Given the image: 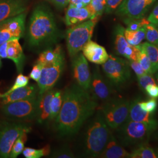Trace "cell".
I'll use <instances>...</instances> for the list:
<instances>
[{"instance_id":"1f68e13d","label":"cell","mask_w":158,"mask_h":158,"mask_svg":"<svg viewBox=\"0 0 158 158\" xmlns=\"http://www.w3.org/2000/svg\"><path fill=\"white\" fill-rule=\"evenodd\" d=\"M29 81V77L28 76H26L23 75L22 73L19 74L17 76V78L15 80L14 83L12 85L11 87L8 89L4 93H0V98L4 96L8 95V94L11 93L13 91L15 90L18 89H19L21 87H23L24 86H26L28 85Z\"/></svg>"},{"instance_id":"6da1fadb","label":"cell","mask_w":158,"mask_h":158,"mask_svg":"<svg viewBox=\"0 0 158 158\" xmlns=\"http://www.w3.org/2000/svg\"><path fill=\"white\" fill-rule=\"evenodd\" d=\"M97 107V100L89 90L77 84L69 86L63 91L62 108L55 120L57 132L63 137L75 135Z\"/></svg>"},{"instance_id":"bcb514c9","label":"cell","mask_w":158,"mask_h":158,"mask_svg":"<svg viewBox=\"0 0 158 158\" xmlns=\"http://www.w3.org/2000/svg\"><path fill=\"white\" fill-rule=\"evenodd\" d=\"M8 41L0 46V57L1 59H7V48Z\"/></svg>"},{"instance_id":"3957f363","label":"cell","mask_w":158,"mask_h":158,"mask_svg":"<svg viewBox=\"0 0 158 158\" xmlns=\"http://www.w3.org/2000/svg\"><path fill=\"white\" fill-rule=\"evenodd\" d=\"M111 132L99 110L88 125L84 134V154L90 158H99L107 143Z\"/></svg>"},{"instance_id":"8fae6325","label":"cell","mask_w":158,"mask_h":158,"mask_svg":"<svg viewBox=\"0 0 158 158\" xmlns=\"http://www.w3.org/2000/svg\"><path fill=\"white\" fill-rule=\"evenodd\" d=\"M89 90L96 100L104 102L110 100L114 93L111 83L102 76L98 67L96 68L91 75Z\"/></svg>"},{"instance_id":"4fadbf2b","label":"cell","mask_w":158,"mask_h":158,"mask_svg":"<svg viewBox=\"0 0 158 158\" xmlns=\"http://www.w3.org/2000/svg\"><path fill=\"white\" fill-rule=\"evenodd\" d=\"M72 69L77 84L83 89L89 90L91 74L89 63L83 54L79 53L73 57Z\"/></svg>"},{"instance_id":"816d5d0a","label":"cell","mask_w":158,"mask_h":158,"mask_svg":"<svg viewBox=\"0 0 158 158\" xmlns=\"http://www.w3.org/2000/svg\"><path fill=\"white\" fill-rule=\"evenodd\" d=\"M156 153V155H157V158H158V151L157 153Z\"/></svg>"},{"instance_id":"60d3db41","label":"cell","mask_w":158,"mask_h":158,"mask_svg":"<svg viewBox=\"0 0 158 158\" xmlns=\"http://www.w3.org/2000/svg\"><path fill=\"white\" fill-rule=\"evenodd\" d=\"M123 0H106V6L105 11L106 13H111L114 11Z\"/></svg>"},{"instance_id":"603a6c76","label":"cell","mask_w":158,"mask_h":158,"mask_svg":"<svg viewBox=\"0 0 158 158\" xmlns=\"http://www.w3.org/2000/svg\"><path fill=\"white\" fill-rule=\"evenodd\" d=\"M63 55H64V52L61 46L57 45L53 49H49L40 53L35 63L40 64L41 66L50 64L55 62Z\"/></svg>"},{"instance_id":"8992f818","label":"cell","mask_w":158,"mask_h":158,"mask_svg":"<svg viewBox=\"0 0 158 158\" xmlns=\"http://www.w3.org/2000/svg\"><path fill=\"white\" fill-rule=\"evenodd\" d=\"M130 102L123 98H111L100 108L108 126L116 130L127 120Z\"/></svg>"},{"instance_id":"c3c4849f","label":"cell","mask_w":158,"mask_h":158,"mask_svg":"<svg viewBox=\"0 0 158 158\" xmlns=\"http://www.w3.org/2000/svg\"><path fill=\"white\" fill-rule=\"evenodd\" d=\"M155 78H156V82L158 84V72L155 75Z\"/></svg>"},{"instance_id":"b9f144b4","label":"cell","mask_w":158,"mask_h":158,"mask_svg":"<svg viewBox=\"0 0 158 158\" xmlns=\"http://www.w3.org/2000/svg\"><path fill=\"white\" fill-rule=\"evenodd\" d=\"M15 39L9 31L0 28V46L6 42Z\"/></svg>"},{"instance_id":"d6986e66","label":"cell","mask_w":158,"mask_h":158,"mask_svg":"<svg viewBox=\"0 0 158 158\" xmlns=\"http://www.w3.org/2000/svg\"><path fill=\"white\" fill-rule=\"evenodd\" d=\"M38 95V87L34 84L28 85L26 86L13 91L8 95L2 97V104H6L10 102L23 100L36 97Z\"/></svg>"},{"instance_id":"9a60e30c","label":"cell","mask_w":158,"mask_h":158,"mask_svg":"<svg viewBox=\"0 0 158 158\" xmlns=\"http://www.w3.org/2000/svg\"><path fill=\"white\" fill-rule=\"evenodd\" d=\"M82 51L86 59L96 64L102 65L109 57L107 52L103 46L91 40L85 45Z\"/></svg>"},{"instance_id":"d6a6232c","label":"cell","mask_w":158,"mask_h":158,"mask_svg":"<svg viewBox=\"0 0 158 158\" xmlns=\"http://www.w3.org/2000/svg\"><path fill=\"white\" fill-rule=\"evenodd\" d=\"M145 39L149 43L158 45V28L157 25L149 23L145 25Z\"/></svg>"},{"instance_id":"ab89813d","label":"cell","mask_w":158,"mask_h":158,"mask_svg":"<svg viewBox=\"0 0 158 158\" xmlns=\"http://www.w3.org/2000/svg\"><path fill=\"white\" fill-rule=\"evenodd\" d=\"M130 68L135 72L137 77H139L142 75L146 74L145 70L142 68L140 63L137 60H128Z\"/></svg>"},{"instance_id":"5b68a950","label":"cell","mask_w":158,"mask_h":158,"mask_svg":"<svg viewBox=\"0 0 158 158\" xmlns=\"http://www.w3.org/2000/svg\"><path fill=\"white\" fill-rule=\"evenodd\" d=\"M98 17L73 25L66 32V45L72 58L82 51L85 45L91 40Z\"/></svg>"},{"instance_id":"ba28073f","label":"cell","mask_w":158,"mask_h":158,"mask_svg":"<svg viewBox=\"0 0 158 158\" xmlns=\"http://www.w3.org/2000/svg\"><path fill=\"white\" fill-rule=\"evenodd\" d=\"M102 68L110 82L117 86L124 85L131 77L129 62L124 59L109 55L107 60L102 64Z\"/></svg>"},{"instance_id":"7402d4cb","label":"cell","mask_w":158,"mask_h":158,"mask_svg":"<svg viewBox=\"0 0 158 158\" xmlns=\"http://www.w3.org/2000/svg\"><path fill=\"white\" fill-rule=\"evenodd\" d=\"M90 19L93 18L86 6L79 8L69 6L66 12L65 23L68 26H72Z\"/></svg>"},{"instance_id":"277c9868","label":"cell","mask_w":158,"mask_h":158,"mask_svg":"<svg viewBox=\"0 0 158 158\" xmlns=\"http://www.w3.org/2000/svg\"><path fill=\"white\" fill-rule=\"evenodd\" d=\"M158 127L127 119L117 130L120 142L125 146L140 145L147 143Z\"/></svg>"},{"instance_id":"db71d44e","label":"cell","mask_w":158,"mask_h":158,"mask_svg":"<svg viewBox=\"0 0 158 158\" xmlns=\"http://www.w3.org/2000/svg\"><path fill=\"white\" fill-rule=\"evenodd\" d=\"M157 26H158V25H157Z\"/></svg>"},{"instance_id":"30bf717a","label":"cell","mask_w":158,"mask_h":158,"mask_svg":"<svg viewBox=\"0 0 158 158\" xmlns=\"http://www.w3.org/2000/svg\"><path fill=\"white\" fill-rule=\"evenodd\" d=\"M64 55L50 64L42 66V73L38 81V94L52 89L62 74L64 68Z\"/></svg>"},{"instance_id":"f546056e","label":"cell","mask_w":158,"mask_h":158,"mask_svg":"<svg viewBox=\"0 0 158 158\" xmlns=\"http://www.w3.org/2000/svg\"><path fill=\"white\" fill-rule=\"evenodd\" d=\"M106 6V0H91L90 3L86 6L93 18L101 16L105 11Z\"/></svg>"},{"instance_id":"83f0119b","label":"cell","mask_w":158,"mask_h":158,"mask_svg":"<svg viewBox=\"0 0 158 158\" xmlns=\"http://www.w3.org/2000/svg\"><path fill=\"white\" fill-rule=\"evenodd\" d=\"M130 158H157L155 151L147 143L138 145L130 155Z\"/></svg>"},{"instance_id":"7dc6e473","label":"cell","mask_w":158,"mask_h":158,"mask_svg":"<svg viewBox=\"0 0 158 158\" xmlns=\"http://www.w3.org/2000/svg\"><path fill=\"white\" fill-rule=\"evenodd\" d=\"M57 6L60 8H63L68 6L69 4L70 0H49Z\"/></svg>"},{"instance_id":"d4e9b609","label":"cell","mask_w":158,"mask_h":158,"mask_svg":"<svg viewBox=\"0 0 158 158\" xmlns=\"http://www.w3.org/2000/svg\"><path fill=\"white\" fill-rule=\"evenodd\" d=\"M125 29L123 26L118 25L114 31V48L116 53L123 56H124L125 51L130 45L125 37Z\"/></svg>"},{"instance_id":"681fc988","label":"cell","mask_w":158,"mask_h":158,"mask_svg":"<svg viewBox=\"0 0 158 158\" xmlns=\"http://www.w3.org/2000/svg\"><path fill=\"white\" fill-rule=\"evenodd\" d=\"M2 67V61H1V58L0 57V69Z\"/></svg>"},{"instance_id":"f35d334b","label":"cell","mask_w":158,"mask_h":158,"mask_svg":"<svg viewBox=\"0 0 158 158\" xmlns=\"http://www.w3.org/2000/svg\"><path fill=\"white\" fill-rule=\"evenodd\" d=\"M41 73H42V66L40 65V64L35 63L29 73V77L34 80V81L38 83L41 76Z\"/></svg>"},{"instance_id":"8d00e7d4","label":"cell","mask_w":158,"mask_h":158,"mask_svg":"<svg viewBox=\"0 0 158 158\" xmlns=\"http://www.w3.org/2000/svg\"><path fill=\"white\" fill-rule=\"evenodd\" d=\"M139 106L148 113L153 114L158 107V102L156 98H152L147 102H139Z\"/></svg>"},{"instance_id":"2e32d148","label":"cell","mask_w":158,"mask_h":158,"mask_svg":"<svg viewBox=\"0 0 158 158\" xmlns=\"http://www.w3.org/2000/svg\"><path fill=\"white\" fill-rule=\"evenodd\" d=\"M54 90L52 89L38 96L36 117L35 119L37 120L39 124H44L50 121V105Z\"/></svg>"},{"instance_id":"ee69618b","label":"cell","mask_w":158,"mask_h":158,"mask_svg":"<svg viewBox=\"0 0 158 158\" xmlns=\"http://www.w3.org/2000/svg\"><path fill=\"white\" fill-rule=\"evenodd\" d=\"M91 1V0H70L69 6L81 8L88 6Z\"/></svg>"},{"instance_id":"5bb4252c","label":"cell","mask_w":158,"mask_h":158,"mask_svg":"<svg viewBox=\"0 0 158 158\" xmlns=\"http://www.w3.org/2000/svg\"><path fill=\"white\" fill-rule=\"evenodd\" d=\"M27 9V0H0V23L25 12Z\"/></svg>"},{"instance_id":"f5cc1de1","label":"cell","mask_w":158,"mask_h":158,"mask_svg":"<svg viewBox=\"0 0 158 158\" xmlns=\"http://www.w3.org/2000/svg\"><path fill=\"white\" fill-rule=\"evenodd\" d=\"M157 137H158V135H157Z\"/></svg>"},{"instance_id":"d590c367","label":"cell","mask_w":158,"mask_h":158,"mask_svg":"<svg viewBox=\"0 0 158 158\" xmlns=\"http://www.w3.org/2000/svg\"><path fill=\"white\" fill-rule=\"evenodd\" d=\"M137 61L140 63L142 68L145 70L146 73L150 74H153L151 63L148 57L147 56V54L145 52L142 51L140 52L138 57Z\"/></svg>"},{"instance_id":"44dd1931","label":"cell","mask_w":158,"mask_h":158,"mask_svg":"<svg viewBox=\"0 0 158 158\" xmlns=\"http://www.w3.org/2000/svg\"><path fill=\"white\" fill-rule=\"evenodd\" d=\"M7 59H9L15 63L17 72L22 73L25 60L23 48L19 42V40L14 39L8 41L7 48Z\"/></svg>"},{"instance_id":"f6af8a7d","label":"cell","mask_w":158,"mask_h":158,"mask_svg":"<svg viewBox=\"0 0 158 158\" xmlns=\"http://www.w3.org/2000/svg\"><path fill=\"white\" fill-rule=\"evenodd\" d=\"M148 20L150 23H153L156 25L158 24V4L153 10L152 12L150 14L148 18Z\"/></svg>"},{"instance_id":"cb8c5ba5","label":"cell","mask_w":158,"mask_h":158,"mask_svg":"<svg viewBox=\"0 0 158 158\" xmlns=\"http://www.w3.org/2000/svg\"><path fill=\"white\" fill-rule=\"evenodd\" d=\"M136 46L140 51L147 54L152 65L153 73L158 71V45L147 42Z\"/></svg>"},{"instance_id":"484cf974","label":"cell","mask_w":158,"mask_h":158,"mask_svg":"<svg viewBox=\"0 0 158 158\" xmlns=\"http://www.w3.org/2000/svg\"><path fill=\"white\" fill-rule=\"evenodd\" d=\"M63 92L59 90H55L51 100L50 109L51 114L49 121H54L56 118L60 111L63 103Z\"/></svg>"},{"instance_id":"52a82bcc","label":"cell","mask_w":158,"mask_h":158,"mask_svg":"<svg viewBox=\"0 0 158 158\" xmlns=\"http://www.w3.org/2000/svg\"><path fill=\"white\" fill-rule=\"evenodd\" d=\"M31 130V127L25 123L2 122L0 124V158H9L14 142Z\"/></svg>"},{"instance_id":"4dcf8cb0","label":"cell","mask_w":158,"mask_h":158,"mask_svg":"<svg viewBox=\"0 0 158 158\" xmlns=\"http://www.w3.org/2000/svg\"><path fill=\"white\" fill-rule=\"evenodd\" d=\"M27 133L23 134L22 135L20 136L16 141L14 142L12 147L9 158H17L21 153H23L25 148V143L27 140Z\"/></svg>"},{"instance_id":"ac0fdd59","label":"cell","mask_w":158,"mask_h":158,"mask_svg":"<svg viewBox=\"0 0 158 158\" xmlns=\"http://www.w3.org/2000/svg\"><path fill=\"white\" fill-rule=\"evenodd\" d=\"M27 14L23 12L16 16L10 18L0 23V28L7 29L15 39L19 40L25 32V23Z\"/></svg>"},{"instance_id":"9c48e42d","label":"cell","mask_w":158,"mask_h":158,"mask_svg":"<svg viewBox=\"0 0 158 158\" xmlns=\"http://www.w3.org/2000/svg\"><path fill=\"white\" fill-rule=\"evenodd\" d=\"M37 102L38 96L3 104L1 110L6 117L10 118L19 121H31L36 119Z\"/></svg>"},{"instance_id":"4316f807","label":"cell","mask_w":158,"mask_h":158,"mask_svg":"<svg viewBox=\"0 0 158 158\" xmlns=\"http://www.w3.org/2000/svg\"><path fill=\"white\" fill-rule=\"evenodd\" d=\"M145 27L136 31H130L127 29H125V37L129 44L131 45L137 46L141 44L142 42L145 39Z\"/></svg>"},{"instance_id":"7bdbcfd3","label":"cell","mask_w":158,"mask_h":158,"mask_svg":"<svg viewBox=\"0 0 158 158\" xmlns=\"http://www.w3.org/2000/svg\"><path fill=\"white\" fill-rule=\"evenodd\" d=\"M145 91H146L147 94L151 98H158V85L156 84L148 85L145 87Z\"/></svg>"},{"instance_id":"f1b7e54d","label":"cell","mask_w":158,"mask_h":158,"mask_svg":"<svg viewBox=\"0 0 158 158\" xmlns=\"http://www.w3.org/2000/svg\"><path fill=\"white\" fill-rule=\"evenodd\" d=\"M51 153V147L46 145L40 149H34L31 148H25L23 154L26 158H40L43 156H49Z\"/></svg>"},{"instance_id":"7a4b0ae2","label":"cell","mask_w":158,"mask_h":158,"mask_svg":"<svg viewBox=\"0 0 158 158\" xmlns=\"http://www.w3.org/2000/svg\"><path fill=\"white\" fill-rule=\"evenodd\" d=\"M57 33L55 18L49 9L44 6H36L30 18L29 44L37 47L55 40Z\"/></svg>"},{"instance_id":"ffe728a7","label":"cell","mask_w":158,"mask_h":158,"mask_svg":"<svg viewBox=\"0 0 158 158\" xmlns=\"http://www.w3.org/2000/svg\"><path fill=\"white\" fill-rule=\"evenodd\" d=\"M131 153L122 147L116 138L111 133L107 143L99 158H128Z\"/></svg>"},{"instance_id":"e0dca14e","label":"cell","mask_w":158,"mask_h":158,"mask_svg":"<svg viewBox=\"0 0 158 158\" xmlns=\"http://www.w3.org/2000/svg\"><path fill=\"white\" fill-rule=\"evenodd\" d=\"M139 99H135L130 102L128 120L146 123L158 127V121L154 118L153 114L148 113L143 110L139 106Z\"/></svg>"},{"instance_id":"e575fe53","label":"cell","mask_w":158,"mask_h":158,"mask_svg":"<svg viewBox=\"0 0 158 158\" xmlns=\"http://www.w3.org/2000/svg\"><path fill=\"white\" fill-rule=\"evenodd\" d=\"M51 158H73L75 157L73 151L68 146L57 148L53 151L51 155Z\"/></svg>"},{"instance_id":"7c38bea8","label":"cell","mask_w":158,"mask_h":158,"mask_svg":"<svg viewBox=\"0 0 158 158\" xmlns=\"http://www.w3.org/2000/svg\"><path fill=\"white\" fill-rule=\"evenodd\" d=\"M152 3L147 0H123L117 8L116 14L125 18H142Z\"/></svg>"},{"instance_id":"f907efd6","label":"cell","mask_w":158,"mask_h":158,"mask_svg":"<svg viewBox=\"0 0 158 158\" xmlns=\"http://www.w3.org/2000/svg\"><path fill=\"white\" fill-rule=\"evenodd\" d=\"M147 1H151V2H152L153 1H154L155 0H147Z\"/></svg>"},{"instance_id":"74e56055","label":"cell","mask_w":158,"mask_h":158,"mask_svg":"<svg viewBox=\"0 0 158 158\" xmlns=\"http://www.w3.org/2000/svg\"><path fill=\"white\" fill-rule=\"evenodd\" d=\"M139 87L142 90L145 91V87L148 85L156 84L155 80L153 77L152 74H145L141 76L137 77Z\"/></svg>"},{"instance_id":"836d02e7","label":"cell","mask_w":158,"mask_h":158,"mask_svg":"<svg viewBox=\"0 0 158 158\" xmlns=\"http://www.w3.org/2000/svg\"><path fill=\"white\" fill-rule=\"evenodd\" d=\"M124 22L127 26V29L130 31H136L142 27H144L145 25L150 23L148 19L143 17L139 19L124 18Z\"/></svg>"}]
</instances>
